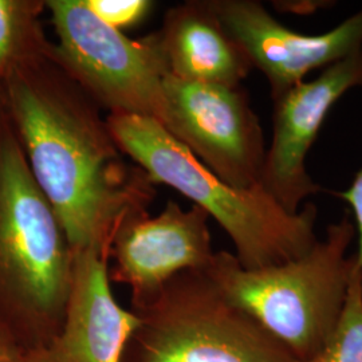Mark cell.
<instances>
[{
	"label": "cell",
	"instance_id": "30bf717a",
	"mask_svg": "<svg viewBox=\"0 0 362 362\" xmlns=\"http://www.w3.org/2000/svg\"><path fill=\"white\" fill-rule=\"evenodd\" d=\"M208 220L202 208L169 200L155 218L144 211L121 223L110 245L109 279L129 287L130 306L155 297L180 272L207 269L215 254Z\"/></svg>",
	"mask_w": 362,
	"mask_h": 362
},
{
	"label": "cell",
	"instance_id": "3957f363",
	"mask_svg": "<svg viewBox=\"0 0 362 362\" xmlns=\"http://www.w3.org/2000/svg\"><path fill=\"white\" fill-rule=\"evenodd\" d=\"M106 121L122 153L153 184L176 189L219 224L245 269L290 262L305 255L317 242L315 204L306 203L298 214H288L259 185L235 188L152 118L109 115Z\"/></svg>",
	"mask_w": 362,
	"mask_h": 362
},
{
	"label": "cell",
	"instance_id": "8992f818",
	"mask_svg": "<svg viewBox=\"0 0 362 362\" xmlns=\"http://www.w3.org/2000/svg\"><path fill=\"white\" fill-rule=\"evenodd\" d=\"M66 71L110 113L167 121L168 66L158 34L132 39L103 22L86 0H46Z\"/></svg>",
	"mask_w": 362,
	"mask_h": 362
},
{
	"label": "cell",
	"instance_id": "4fadbf2b",
	"mask_svg": "<svg viewBox=\"0 0 362 362\" xmlns=\"http://www.w3.org/2000/svg\"><path fill=\"white\" fill-rule=\"evenodd\" d=\"M46 10V0H0V81L52 55Z\"/></svg>",
	"mask_w": 362,
	"mask_h": 362
},
{
	"label": "cell",
	"instance_id": "52a82bcc",
	"mask_svg": "<svg viewBox=\"0 0 362 362\" xmlns=\"http://www.w3.org/2000/svg\"><path fill=\"white\" fill-rule=\"evenodd\" d=\"M164 128L218 177L239 189L259 185L267 145L242 86L167 76Z\"/></svg>",
	"mask_w": 362,
	"mask_h": 362
},
{
	"label": "cell",
	"instance_id": "7c38bea8",
	"mask_svg": "<svg viewBox=\"0 0 362 362\" xmlns=\"http://www.w3.org/2000/svg\"><path fill=\"white\" fill-rule=\"evenodd\" d=\"M157 34L169 76L181 81L238 88L254 69L209 0L170 7Z\"/></svg>",
	"mask_w": 362,
	"mask_h": 362
},
{
	"label": "cell",
	"instance_id": "ba28073f",
	"mask_svg": "<svg viewBox=\"0 0 362 362\" xmlns=\"http://www.w3.org/2000/svg\"><path fill=\"white\" fill-rule=\"evenodd\" d=\"M361 86L362 49L272 101V140L259 187L286 212L298 214L306 199L322 191L311 179L306 158L333 106Z\"/></svg>",
	"mask_w": 362,
	"mask_h": 362
},
{
	"label": "cell",
	"instance_id": "6da1fadb",
	"mask_svg": "<svg viewBox=\"0 0 362 362\" xmlns=\"http://www.w3.org/2000/svg\"><path fill=\"white\" fill-rule=\"evenodd\" d=\"M0 82L33 176L73 250L110 255L117 228L148 209L156 184L125 160L101 106L55 52Z\"/></svg>",
	"mask_w": 362,
	"mask_h": 362
},
{
	"label": "cell",
	"instance_id": "9a60e30c",
	"mask_svg": "<svg viewBox=\"0 0 362 362\" xmlns=\"http://www.w3.org/2000/svg\"><path fill=\"white\" fill-rule=\"evenodd\" d=\"M86 3L103 22L119 31L141 23L155 6L149 0H86Z\"/></svg>",
	"mask_w": 362,
	"mask_h": 362
},
{
	"label": "cell",
	"instance_id": "2e32d148",
	"mask_svg": "<svg viewBox=\"0 0 362 362\" xmlns=\"http://www.w3.org/2000/svg\"><path fill=\"white\" fill-rule=\"evenodd\" d=\"M360 89H362V86ZM334 194L342 202H345L350 208L349 212L356 226L357 243H358L354 255H356V263L361 274L362 279V168L357 172V175L354 176V179L345 191L334 192Z\"/></svg>",
	"mask_w": 362,
	"mask_h": 362
},
{
	"label": "cell",
	"instance_id": "8fae6325",
	"mask_svg": "<svg viewBox=\"0 0 362 362\" xmlns=\"http://www.w3.org/2000/svg\"><path fill=\"white\" fill-rule=\"evenodd\" d=\"M109 254L76 252L71 290L59 332L23 362H121L139 320L112 293Z\"/></svg>",
	"mask_w": 362,
	"mask_h": 362
},
{
	"label": "cell",
	"instance_id": "d6986e66",
	"mask_svg": "<svg viewBox=\"0 0 362 362\" xmlns=\"http://www.w3.org/2000/svg\"><path fill=\"white\" fill-rule=\"evenodd\" d=\"M6 113V103H4V91H3V85L0 82V118Z\"/></svg>",
	"mask_w": 362,
	"mask_h": 362
},
{
	"label": "cell",
	"instance_id": "9c48e42d",
	"mask_svg": "<svg viewBox=\"0 0 362 362\" xmlns=\"http://www.w3.org/2000/svg\"><path fill=\"white\" fill-rule=\"evenodd\" d=\"M221 23L264 76L272 100L284 95L314 70H324L362 49V8L321 34L284 25L258 0H209Z\"/></svg>",
	"mask_w": 362,
	"mask_h": 362
},
{
	"label": "cell",
	"instance_id": "277c9868",
	"mask_svg": "<svg viewBox=\"0 0 362 362\" xmlns=\"http://www.w3.org/2000/svg\"><path fill=\"white\" fill-rule=\"evenodd\" d=\"M356 239V226L346 211L299 258L250 270L233 252L215 251L203 272L296 361H306L324 348L339 322L356 264L354 254L348 252Z\"/></svg>",
	"mask_w": 362,
	"mask_h": 362
},
{
	"label": "cell",
	"instance_id": "5b68a950",
	"mask_svg": "<svg viewBox=\"0 0 362 362\" xmlns=\"http://www.w3.org/2000/svg\"><path fill=\"white\" fill-rule=\"evenodd\" d=\"M130 310L139 325L121 362H296L204 272L177 274Z\"/></svg>",
	"mask_w": 362,
	"mask_h": 362
},
{
	"label": "cell",
	"instance_id": "ac0fdd59",
	"mask_svg": "<svg viewBox=\"0 0 362 362\" xmlns=\"http://www.w3.org/2000/svg\"><path fill=\"white\" fill-rule=\"evenodd\" d=\"M26 351L11 339L0 334V362H23Z\"/></svg>",
	"mask_w": 362,
	"mask_h": 362
},
{
	"label": "cell",
	"instance_id": "7a4b0ae2",
	"mask_svg": "<svg viewBox=\"0 0 362 362\" xmlns=\"http://www.w3.org/2000/svg\"><path fill=\"white\" fill-rule=\"evenodd\" d=\"M76 251L40 191L7 113L0 118V334L26 353L59 332Z\"/></svg>",
	"mask_w": 362,
	"mask_h": 362
},
{
	"label": "cell",
	"instance_id": "5bb4252c",
	"mask_svg": "<svg viewBox=\"0 0 362 362\" xmlns=\"http://www.w3.org/2000/svg\"><path fill=\"white\" fill-rule=\"evenodd\" d=\"M302 362H362V279L357 263L336 330L322 349Z\"/></svg>",
	"mask_w": 362,
	"mask_h": 362
},
{
	"label": "cell",
	"instance_id": "e0dca14e",
	"mask_svg": "<svg viewBox=\"0 0 362 362\" xmlns=\"http://www.w3.org/2000/svg\"><path fill=\"white\" fill-rule=\"evenodd\" d=\"M332 1H275V8H279L282 11H290L296 13H311L322 7V4H329Z\"/></svg>",
	"mask_w": 362,
	"mask_h": 362
}]
</instances>
